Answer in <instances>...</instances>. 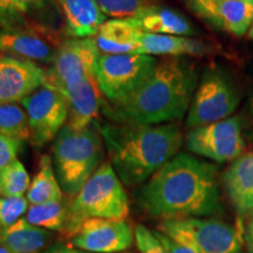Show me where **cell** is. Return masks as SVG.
Masks as SVG:
<instances>
[{
	"label": "cell",
	"instance_id": "6da1fadb",
	"mask_svg": "<svg viewBox=\"0 0 253 253\" xmlns=\"http://www.w3.org/2000/svg\"><path fill=\"white\" fill-rule=\"evenodd\" d=\"M217 170L188 154H177L138 191L137 202L150 217H203L219 209Z\"/></svg>",
	"mask_w": 253,
	"mask_h": 253
},
{
	"label": "cell",
	"instance_id": "7a4b0ae2",
	"mask_svg": "<svg viewBox=\"0 0 253 253\" xmlns=\"http://www.w3.org/2000/svg\"><path fill=\"white\" fill-rule=\"evenodd\" d=\"M198 81L197 67L189 58L166 56L126 100L112 106L110 116L116 123L140 125L179 120L189 110Z\"/></svg>",
	"mask_w": 253,
	"mask_h": 253
},
{
	"label": "cell",
	"instance_id": "3957f363",
	"mask_svg": "<svg viewBox=\"0 0 253 253\" xmlns=\"http://www.w3.org/2000/svg\"><path fill=\"white\" fill-rule=\"evenodd\" d=\"M100 128L110 164L129 188L149 181L176 156L183 143L182 131L175 123H108Z\"/></svg>",
	"mask_w": 253,
	"mask_h": 253
},
{
	"label": "cell",
	"instance_id": "277c9868",
	"mask_svg": "<svg viewBox=\"0 0 253 253\" xmlns=\"http://www.w3.org/2000/svg\"><path fill=\"white\" fill-rule=\"evenodd\" d=\"M52 162L59 184L68 196H77L102 166L103 138L97 122L82 130L65 126L53 142Z\"/></svg>",
	"mask_w": 253,
	"mask_h": 253
},
{
	"label": "cell",
	"instance_id": "5b68a950",
	"mask_svg": "<svg viewBox=\"0 0 253 253\" xmlns=\"http://www.w3.org/2000/svg\"><path fill=\"white\" fill-rule=\"evenodd\" d=\"M128 196L112 164L104 163L68 204L65 235L72 238L90 218L123 220L128 217Z\"/></svg>",
	"mask_w": 253,
	"mask_h": 253
},
{
	"label": "cell",
	"instance_id": "8992f818",
	"mask_svg": "<svg viewBox=\"0 0 253 253\" xmlns=\"http://www.w3.org/2000/svg\"><path fill=\"white\" fill-rule=\"evenodd\" d=\"M242 94L232 75L217 65L204 69L190 103L186 126L195 129L232 116Z\"/></svg>",
	"mask_w": 253,
	"mask_h": 253
},
{
	"label": "cell",
	"instance_id": "52a82bcc",
	"mask_svg": "<svg viewBox=\"0 0 253 253\" xmlns=\"http://www.w3.org/2000/svg\"><path fill=\"white\" fill-rule=\"evenodd\" d=\"M157 231L194 250L196 253H239L242 226L223 221L188 217L162 220Z\"/></svg>",
	"mask_w": 253,
	"mask_h": 253
},
{
	"label": "cell",
	"instance_id": "ba28073f",
	"mask_svg": "<svg viewBox=\"0 0 253 253\" xmlns=\"http://www.w3.org/2000/svg\"><path fill=\"white\" fill-rule=\"evenodd\" d=\"M157 60L145 54H101L96 77L101 93L115 106L134 91L153 71Z\"/></svg>",
	"mask_w": 253,
	"mask_h": 253
},
{
	"label": "cell",
	"instance_id": "9c48e42d",
	"mask_svg": "<svg viewBox=\"0 0 253 253\" xmlns=\"http://www.w3.org/2000/svg\"><path fill=\"white\" fill-rule=\"evenodd\" d=\"M100 50L94 38H71L62 41L46 71V87L63 93L66 88L88 75L96 74Z\"/></svg>",
	"mask_w": 253,
	"mask_h": 253
},
{
	"label": "cell",
	"instance_id": "30bf717a",
	"mask_svg": "<svg viewBox=\"0 0 253 253\" xmlns=\"http://www.w3.org/2000/svg\"><path fill=\"white\" fill-rule=\"evenodd\" d=\"M243 120L232 115L210 125L190 129L185 142L189 150L216 162L233 161L244 154Z\"/></svg>",
	"mask_w": 253,
	"mask_h": 253
},
{
	"label": "cell",
	"instance_id": "8fae6325",
	"mask_svg": "<svg viewBox=\"0 0 253 253\" xmlns=\"http://www.w3.org/2000/svg\"><path fill=\"white\" fill-rule=\"evenodd\" d=\"M30 126V142L41 148L55 140L68 120V101L61 91L41 87L21 101Z\"/></svg>",
	"mask_w": 253,
	"mask_h": 253
},
{
	"label": "cell",
	"instance_id": "7c38bea8",
	"mask_svg": "<svg viewBox=\"0 0 253 253\" xmlns=\"http://www.w3.org/2000/svg\"><path fill=\"white\" fill-rule=\"evenodd\" d=\"M61 42L58 34L46 25L31 23L25 26L0 27V54L50 65Z\"/></svg>",
	"mask_w": 253,
	"mask_h": 253
},
{
	"label": "cell",
	"instance_id": "4fadbf2b",
	"mask_svg": "<svg viewBox=\"0 0 253 253\" xmlns=\"http://www.w3.org/2000/svg\"><path fill=\"white\" fill-rule=\"evenodd\" d=\"M135 236L126 219L90 218L71 238L74 248L89 253H116L131 248Z\"/></svg>",
	"mask_w": 253,
	"mask_h": 253
},
{
	"label": "cell",
	"instance_id": "5bb4252c",
	"mask_svg": "<svg viewBox=\"0 0 253 253\" xmlns=\"http://www.w3.org/2000/svg\"><path fill=\"white\" fill-rule=\"evenodd\" d=\"M190 11L217 30L243 38L253 23V0H185Z\"/></svg>",
	"mask_w": 253,
	"mask_h": 253
},
{
	"label": "cell",
	"instance_id": "9a60e30c",
	"mask_svg": "<svg viewBox=\"0 0 253 253\" xmlns=\"http://www.w3.org/2000/svg\"><path fill=\"white\" fill-rule=\"evenodd\" d=\"M46 84V71L39 63L0 54V103H18Z\"/></svg>",
	"mask_w": 253,
	"mask_h": 253
},
{
	"label": "cell",
	"instance_id": "2e32d148",
	"mask_svg": "<svg viewBox=\"0 0 253 253\" xmlns=\"http://www.w3.org/2000/svg\"><path fill=\"white\" fill-rule=\"evenodd\" d=\"M68 120L66 126L82 130L96 122L101 107V90L95 75H88L66 88Z\"/></svg>",
	"mask_w": 253,
	"mask_h": 253
},
{
	"label": "cell",
	"instance_id": "e0dca14e",
	"mask_svg": "<svg viewBox=\"0 0 253 253\" xmlns=\"http://www.w3.org/2000/svg\"><path fill=\"white\" fill-rule=\"evenodd\" d=\"M65 21V33L71 38H94L106 21L96 0H55Z\"/></svg>",
	"mask_w": 253,
	"mask_h": 253
},
{
	"label": "cell",
	"instance_id": "ac0fdd59",
	"mask_svg": "<svg viewBox=\"0 0 253 253\" xmlns=\"http://www.w3.org/2000/svg\"><path fill=\"white\" fill-rule=\"evenodd\" d=\"M141 54L158 56H205L216 53L212 45L189 37L163 36L142 32L140 38Z\"/></svg>",
	"mask_w": 253,
	"mask_h": 253
},
{
	"label": "cell",
	"instance_id": "d6986e66",
	"mask_svg": "<svg viewBox=\"0 0 253 253\" xmlns=\"http://www.w3.org/2000/svg\"><path fill=\"white\" fill-rule=\"evenodd\" d=\"M224 185L231 203L244 216L253 211V153L243 154L224 172Z\"/></svg>",
	"mask_w": 253,
	"mask_h": 253
},
{
	"label": "cell",
	"instance_id": "ffe728a7",
	"mask_svg": "<svg viewBox=\"0 0 253 253\" xmlns=\"http://www.w3.org/2000/svg\"><path fill=\"white\" fill-rule=\"evenodd\" d=\"M141 34L130 19H109L100 27L95 40L102 54H141Z\"/></svg>",
	"mask_w": 253,
	"mask_h": 253
},
{
	"label": "cell",
	"instance_id": "44dd1931",
	"mask_svg": "<svg viewBox=\"0 0 253 253\" xmlns=\"http://www.w3.org/2000/svg\"><path fill=\"white\" fill-rule=\"evenodd\" d=\"M130 20L136 27L147 33L189 38L195 36L194 26L184 15L161 5L148 9Z\"/></svg>",
	"mask_w": 253,
	"mask_h": 253
},
{
	"label": "cell",
	"instance_id": "7402d4cb",
	"mask_svg": "<svg viewBox=\"0 0 253 253\" xmlns=\"http://www.w3.org/2000/svg\"><path fill=\"white\" fill-rule=\"evenodd\" d=\"M50 239V231L32 225L25 217L0 233V245L13 253H39Z\"/></svg>",
	"mask_w": 253,
	"mask_h": 253
},
{
	"label": "cell",
	"instance_id": "603a6c76",
	"mask_svg": "<svg viewBox=\"0 0 253 253\" xmlns=\"http://www.w3.org/2000/svg\"><path fill=\"white\" fill-rule=\"evenodd\" d=\"M62 189L56 178L52 158L43 155L39 161V168L27 190L26 198L31 205L62 201Z\"/></svg>",
	"mask_w": 253,
	"mask_h": 253
},
{
	"label": "cell",
	"instance_id": "cb8c5ba5",
	"mask_svg": "<svg viewBox=\"0 0 253 253\" xmlns=\"http://www.w3.org/2000/svg\"><path fill=\"white\" fill-rule=\"evenodd\" d=\"M68 217V204L62 201L34 204L28 208L25 218L32 225L48 231H65Z\"/></svg>",
	"mask_w": 253,
	"mask_h": 253
},
{
	"label": "cell",
	"instance_id": "d4e9b609",
	"mask_svg": "<svg viewBox=\"0 0 253 253\" xmlns=\"http://www.w3.org/2000/svg\"><path fill=\"white\" fill-rule=\"evenodd\" d=\"M0 134L20 142L30 141V126L23 106L0 103Z\"/></svg>",
	"mask_w": 253,
	"mask_h": 253
},
{
	"label": "cell",
	"instance_id": "484cf974",
	"mask_svg": "<svg viewBox=\"0 0 253 253\" xmlns=\"http://www.w3.org/2000/svg\"><path fill=\"white\" fill-rule=\"evenodd\" d=\"M30 175L24 164L14 160L0 170V196L1 197H23L30 188Z\"/></svg>",
	"mask_w": 253,
	"mask_h": 253
},
{
	"label": "cell",
	"instance_id": "4316f807",
	"mask_svg": "<svg viewBox=\"0 0 253 253\" xmlns=\"http://www.w3.org/2000/svg\"><path fill=\"white\" fill-rule=\"evenodd\" d=\"M102 13L112 19H131L161 5V0H96Z\"/></svg>",
	"mask_w": 253,
	"mask_h": 253
},
{
	"label": "cell",
	"instance_id": "83f0119b",
	"mask_svg": "<svg viewBox=\"0 0 253 253\" xmlns=\"http://www.w3.org/2000/svg\"><path fill=\"white\" fill-rule=\"evenodd\" d=\"M26 197H0V233L21 219L27 213Z\"/></svg>",
	"mask_w": 253,
	"mask_h": 253
},
{
	"label": "cell",
	"instance_id": "f1b7e54d",
	"mask_svg": "<svg viewBox=\"0 0 253 253\" xmlns=\"http://www.w3.org/2000/svg\"><path fill=\"white\" fill-rule=\"evenodd\" d=\"M52 0H0V13L14 19L43 11Z\"/></svg>",
	"mask_w": 253,
	"mask_h": 253
},
{
	"label": "cell",
	"instance_id": "f546056e",
	"mask_svg": "<svg viewBox=\"0 0 253 253\" xmlns=\"http://www.w3.org/2000/svg\"><path fill=\"white\" fill-rule=\"evenodd\" d=\"M135 244L140 253H169L155 232L143 225H137L134 231Z\"/></svg>",
	"mask_w": 253,
	"mask_h": 253
},
{
	"label": "cell",
	"instance_id": "4dcf8cb0",
	"mask_svg": "<svg viewBox=\"0 0 253 253\" xmlns=\"http://www.w3.org/2000/svg\"><path fill=\"white\" fill-rule=\"evenodd\" d=\"M23 142L0 134V170L17 160Z\"/></svg>",
	"mask_w": 253,
	"mask_h": 253
},
{
	"label": "cell",
	"instance_id": "1f68e13d",
	"mask_svg": "<svg viewBox=\"0 0 253 253\" xmlns=\"http://www.w3.org/2000/svg\"><path fill=\"white\" fill-rule=\"evenodd\" d=\"M155 235L160 239V242L162 243L164 248L169 251V253H196L194 250L181 244V243L176 242V240L171 239L170 237L163 235L160 231H155Z\"/></svg>",
	"mask_w": 253,
	"mask_h": 253
},
{
	"label": "cell",
	"instance_id": "d6a6232c",
	"mask_svg": "<svg viewBox=\"0 0 253 253\" xmlns=\"http://www.w3.org/2000/svg\"><path fill=\"white\" fill-rule=\"evenodd\" d=\"M43 253H89V252L75 249L73 245H67V244H62V243H58V244L52 245L49 249H47Z\"/></svg>",
	"mask_w": 253,
	"mask_h": 253
},
{
	"label": "cell",
	"instance_id": "836d02e7",
	"mask_svg": "<svg viewBox=\"0 0 253 253\" xmlns=\"http://www.w3.org/2000/svg\"><path fill=\"white\" fill-rule=\"evenodd\" d=\"M26 19H14L6 17V15L0 13V27H18V26H25L28 25Z\"/></svg>",
	"mask_w": 253,
	"mask_h": 253
},
{
	"label": "cell",
	"instance_id": "e575fe53",
	"mask_svg": "<svg viewBox=\"0 0 253 253\" xmlns=\"http://www.w3.org/2000/svg\"><path fill=\"white\" fill-rule=\"evenodd\" d=\"M246 244H248L249 253H253V211L251 212V217L249 219L248 227H246Z\"/></svg>",
	"mask_w": 253,
	"mask_h": 253
},
{
	"label": "cell",
	"instance_id": "d590c367",
	"mask_svg": "<svg viewBox=\"0 0 253 253\" xmlns=\"http://www.w3.org/2000/svg\"><path fill=\"white\" fill-rule=\"evenodd\" d=\"M248 112H249V120H250V130H252V135H253V84L251 89H250V94H249Z\"/></svg>",
	"mask_w": 253,
	"mask_h": 253
},
{
	"label": "cell",
	"instance_id": "8d00e7d4",
	"mask_svg": "<svg viewBox=\"0 0 253 253\" xmlns=\"http://www.w3.org/2000/svg\"><path fill=\"white\" fill-rule=\"evenodd\" d=\"M246 38H248L249 40L253 41V23H252V25H251V27H250L248 34H246Z\"/></svg>",
	"mask_w": 253,
	"mask_h": 253
},
{
	"label": "cell",
	"instance_id": "74e56055",
	"mask_svg": "<svg viewBox=\"0 0 253 253\" xmlns=\"http://www.w3.org/2000/svg\"><path fill=\"white\" fill-rule=\"evenodd\" d=\"M0 253H13V252L9 251V250L7 248H5V246L0 245Z\"/></svg>",
	"mask_w": 253,
	"mask_h": 253
}]
</instances>
